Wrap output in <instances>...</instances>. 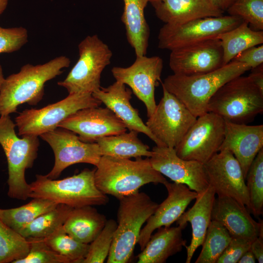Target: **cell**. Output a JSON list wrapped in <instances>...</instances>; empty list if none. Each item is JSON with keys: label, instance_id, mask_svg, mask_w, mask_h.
Here are the masks:
<instances>
[{"label": "cell", "instance_id": "obj_43", "mask_svg": "<svg viewBox=\"0 0 263 263\" xmlns=\"http://www.w3.org/2000/svg\"><path fill=\"white\" fill-rule=\"evenodd\" d=\"M258 263H263V236H259L253 241L249 248Z\"/></svg>", "mask_w": 263, "mask_h": 263}, {"label": "cell", "instance_id": "obj_15", "mask_svg": "<svg viewBox=\"0 0 263 263\" xmlns=\"http://www.w3.org/2000/svg\"><path fill=\"white\" fill-rule=\"evenodd\" d=\"M204 165L209 184L218 196L230 197L250 210L245 179L239 162L230 151H219Z\"/></svg>", "mask_w": 263, "mask_h": 263}, {"label": "cell", "instance_id": "obj_18", "mask_svg": "<svg viewBox=\"0 0 263 263\" xmlns=\"http://www.w3.org/2000/svg\"><path fill=\"white\" fill-rule=\"evenodd\" d=\"M57 127L70 130L85 142L126 132L124 123L109 108L94 107L79 110L62 122Z\"/></svg>", "mask_w": 263, "mask_h": 263}, {"label": "cell", "instance_id": "obj_35", "mask_svg": "<svg viewBox=\"0 0 263 263\" xmlns=\"http://www.w3.org/2000/svg\"><path fill=\"white\" fill-rule=\"evenodd\" d=\"M245 180L250 203V211L256 216L263 212V148L251 163Z\"/></svg>", "mask_w": 263, "mask_h": 263}, {"label": "cell", "instance_id": "obj_45", "mask_svg": "<svg viewBox=\"0 0 263 263\" xmlns=\"http://www.w3.org/2000/svg\"><path fill=\"white\" fill-rule=\"evenodd\" d=\"M256 258L253 254L249 249L246 251L238 261V263H255Z\"/></svg>", "mask_w": 263, "mask_h": 263}, {"label": "cell", "instance_id": "obj_8", "mask_svg": "<svg viewBox=\"0 0 263 263\" xmlns=\"http://www.w3.org/2000/svg\"><path fill=\"white\" fill-rule=\"evenodd\" d=\"M79 58L67 77L57 82L69 94H93L101 88V75L111 63L113 53L97 35L88 36L78 46Z\"/></svg>", "mask_w": 263, "mask_h": 263}, {"label": "cell", "instance_id": "obj_12", "mask_svg": "<svg viewBox=\"0 0 263 263\" xmlns=\"http://www.w3.org/2000/svg\"><path fill=\"white\" fill-rule=\"evenodd\" d=\"M225 131V120L207 112L197 117L177 146V155L182 159L205 164L219 152Z\"/></svg>", "mask_w": 263, "mask_h": 263}, {"label": "cell", "instance_id": "obj_31", "mask_svg": "<svg viewBox=\"0 0 263 263\" xmlns=\"http://www.w3.org/2000/svg\"><path fill=\"white\" fill-rule=\"evenodd\" d=\"M73 209L64 204H58L21 228L18 233L26 239L45 238L63 225Z\"/></svg>", "mask_w": 263, "mask_h": 263}, {"label": "cell", "instance_id": "obj_28", "mask_svg": "<svg viewBox=\"0 0 263 263\" xmlns=\"http://www.w3.org/2000/svg\"><path fill=\"white\" fill-rule=\"evenodd\" d=\"M138 133L137 132L132 130L128 132L101 137L95 142L102 156L124 159L142 156L150 158L152 151L138 138Z\"/></svg>", "mask_w": 263, "mask_h": 263}, {"label": "cell", "instance_id": "obj_21", "mask_svg": "<svg viewBox=\"0 0 263 263\" xmlns=\"http://www.w3.org/2000/svg\"><path fill=\"white\" fill-rule=\"evenodd\" d=\"M263 148V125L225 121V136L219 151H230L239 162L245 179L249 167Z\"/></svg>", "mask_w": 263, "mask_h": 263}, {"label": "cell", "instance_id": "obj_32", "mask_svg": "<svg viewBox=\"0 0 263 263\" xmlns=\"http://www.w3.org/2000/svg\"><path fill=\"white\" fill-rule=\"evenodd\" d=\"M232 237L220 223L211 220L195 263H216Z\"/></svg>", "mask_w": 263, "mask_h": 263}, {"label": "cell", "instance_id": "obj_33", "mask_svg": "<svg viewBox=\"0 0 263 263\" xmlns=\"http://www.w3.org/2000/svg\"><path fill=\"white\" fill-rule=\"evenodd\" d=\"M54 251L69 263H82L88 252L89 244L76 240L65 231L63 225L49 236L43 238Z\"/></svg>", "mask_w": 263, "mask_h": 263}, {"label": "cell", "instance_id": "obj_37", "mask_svg": "<svg viewBox=\"0 0 263 263\" xmlns=\"http://www.w3.org/2000/svg\"><path fill=\"white\" fill-rule=\"evenodd\" d=\"M238 17L255 30H263V0H236L226 11Z\"/></svg>", "mask_w": 263, "mask_h": 263}, {"label": "cell", "instance_id": "obj_11", "mask_svg": "<svg viewBox=\"0 0 263 263\" xmlns=\"http://www.w3.org/2000/svg\"><path fill=\"white\" fill-rule=\"evenodd\" d=\"M161 85L163 96L152 114L148 117L146 125L163 146L174 148L197 117Z\"/></svg>", "mask_w": 263, "mask_h": 263}, {"label": "cell", "instance_id": "obj_34", "mask_svg": "<svg viewBox=\"0 0 263 263\" xmlns=\"http://www.w3.org/2000/svg\"><path fill=\"white\" fill-rule=\"evenodd\" d=\"M29 250L27 240L8 226L0 217V263H13L22 259Z\"/></svg>", "mask_w": 263, "mask_h": 263}, {"label": "cell", "instance_id": "obj_3", "mask_svg": "<svg viewBox=\"0 0 263 263\" xmlns=\"http://www.w3.org/2000/svg\"><path fill=\"white\" fill-rule=\"evenodd\" d=\"M250 68L232 60L213 71L195 75L173 74L161 84L196 117L207 112L209 99L223 85Z\"/></svg>", "mask_w": 263, "mask_h": 263}, {"label": "cell", "instance_id": "obj_22", "mask_svg": "<svg viewBox=\"0 0 263 263\" xmlns=\"http://www.w3.org/2000/svg\"><path fill=\"white\" fill-rule=\"evenodd\" d=\"M132 91L126 85L117 81L106 88L101 87L92 95L104 103L125 125L129 131L142 132L152 140L156 145L164 146L153 135L140 118L138 110L130 102Z\"/></svg>", "mask_w": 263, "mask_h": 263}, {"label": "cell", "instance_id": "obj_1", "mask_svg": "<svg viewBox=\"0 0 263 263\" xmlns=\"http://www.w3.org/2000/svg\"><path fill=\"white\" fill-rule=\"evenodd\" d=\"M71 60L61 56L42 64H27L4 78L0 88V115L16 113L21 104L36 105L42 99L46 82L62 73Z\"/></svg>", "mask_w": 263, "mask_h": 263}, {"label": "cell", "instance_id": "obj_48", "mask_svg": "<svg viewBox=\"0 0 263 263\" xmlns=\"http://www.w3.org/2000/svg\"><path fill=\"white\" fill-rule=\"evenodd\" d=\"M155 0H149V2L155 1Z\"/></svg>", "mask_w": 263, "mask_h": 263}, {"label": "cell", "instance_id": "obj_47", "mask_svg": "<svg viewBox=\"0 0 263 263\" xmlns=\"http://www.w3.org/2000/svg\"><path fill=\"white\" fill-rule=\"evenodd\" d=\"M4 79L2 66L0 65V88Z\"/></svg>", "mask_w": 263, "mask_h": 263}, {"label": "cell", "instance_id": "obj_23", "mask_svg": "<svg viewBox=\"0 0 263 263\" xmlns=\"http://www.w3.org/2000/svg\"><path fill=\"white\" fill-rule=\"evenodd\" d=\"M215 192L209 185L203 192L198 193L192 207L185 211L176 221L178 225H187L192 228V238L189 245L186 246V263L191 262L193 255L198 247L202 245L211 221V213L215 199Z\"/></svg>", "mask_w": 263, "mask_h": 263}, {"label": "cell", "instance_id": "obj_17", "mask_svg": "<svg viewBox=\"0 0 263 263\" xmlns=\"http://www.w3.org/2000/svg\"><path fill=\"white\" fill-rule=\"evenodd\" d=\"M170 51L169 66L175 74H201L224 66L223 49L220 40L217 38Z\"/></svg>", "mask_w": 263, "mask_h": 263}, {"label": "cell", "instance_id": "obj_46", "mask_svg": "<svg viewBox=\"0 0 263 263\" xmlns=\"http://www.w3.org/2000/svg\"><path fill=\"white\" fill-rule=\"evenodd\" d=\"M8 0H0V16L5 10L8 4Z\"/></svg>", "mask_w": 263, "mask_h": 263}, {"label": "cell", "instance_id": "obj_9", "mask_svg": "<svg viewBox=\"0 0 263 263\" xmlns=\"http://www.w3.org/2000/svg\"><path fill=\"white\" fill-rule=\"evenodd\" d=\"M102 103L92 94L79 93L39 109H26L16 117L20 136L41 134L54 130L66 118L86 108L98 107Z\"/></svg>", "mask_w": 263, "mask_h": 263}, {"label": "cell", "instance_id": "obj_41", "mask_svg": "<svg viewBox=\"0 0 263 263\" xmlns=\"http://www.w3.org/2000/svg\"><path fill=\"white\" fill-rule=\"evenodd\" d=\"M233 60L248 65L250 69L263 64V45L249 48L238 54Z\"/></svg>", "mask_w": 263, "mask_h": 263}, {"label": "cell", "instance_id": "obj_7", "mask_svg": "<svg viewBox=\"0 0 263 263\" xmlns=\"http://www.w3.org/2000/svg\"><path fill=\"white\" fill-rule=\"evenodd\" d=\"M207 111L225 121L246 124L263 112V93L249 77H236L221 86L209 100Z\"/></svg>", "mask_w": 263, "mask_h": 263}, {"label": "cell", "instance_id": "obj_5", "mask_svg": "<svg viewBox=\"0 0 263 263\" xmlns=\"http://www.w3.org/2000/svg\"><path fill=\"white\" fill-rule=\"evenodd\" d=\"M95 169H85L77 174L60 180L37 174L30 184L29 198H41L73 208L106 204L108 198L96 187Z\"/></svg>", "mask_w": 263, "mask_h": 263}, {"label": "cell", "instance_id": "obj_16", "mask_svg": "<svg viewBox=\"0 0 263 263\" xmlns=\"http://www.w3.org/2000/svg\"><path fill=\"white\" fill-rule=\"evenodd\" d=\"M151 151L152 167L174 182L185 184L198 193L209 186L203 164L181 158L173 148L156 145Z\"/></svg>", "mask_w": 263, "mask_h": 263}, {"label": "cell", "instance_id": "obj_14", "mask_svg": "<svg viewBox=\"0 0 263 263\" xmlns=\"http://www.w3.org/2000/svg\"><path fill=\"white\" fill-rule=\"evenodd\" d=\"M136 56L131 66L113 67L111 72L116 81L128 85L132 92L144 103L149 117L156 106L155 89L158 81H161L163 61L158 56Z\"/></svg>", "mask_w": 263, "mask_h": 263}, {"label": "cell", "instance_id": "obj_38", "mask_svg": "<svg viewBox=\"0 0 263 263\" xmlns=\"http://www.w3.org/2000/svg\"><path fill=\"white\" fill-rule=\"evenodd\" d=\"M26 239L29 245L28 254L13 263H69L67 259L52 249L43 238Z\"/></svg>", "mask_w": 263, "mask_h": 263}, {"label": "cell", "instance_id": "obj_42", "mask_svg": "<svg viewBox=\"0 0 263 263\" xmlns=\"http://www.w3.org/2000/svg\"><path fill=\"white\" fill-rule=\"evenodd\" d=\"M251 69V72L247 76L260 91L263 93V64Z\"/></svg>", "mask_w": 263, "mask_h": 263}, {"label": "cell", "instance_id": "obj_19", "mask_svg": "<svg viewBox=\"0 0 263 263\" xmlns=\"http://www.w3.org/2000/svg\"><path fill=\"white\" fill-rule=\"evenodd\" d=\"M164 185L168 196L146 221L141 229L137 244L142 250L153 231L162 226H170L179 219L190 203L195 199L198 193L185 184L166 182Z\"/></svg>", "mask_w": 263, "mask_h": 263}, {"label": "cell", "instance_id": "obj_30", "mask_svg": "<svg viewBox=\"0 0 263 263\" xmlns=\"http://www.w3.org/2000/svg\"><path fill=\"white\" fill-rule=\"evenodd\" d=\"M57 205L48 199L33 198L27 204L17 207L0 208V217L8 226L18 233L23 226Z\"/></svg>", "mask_w": 263, "mask_h": 263}, {"label": "cell", "instance_id": "obj_13", "mask_svg": "<svg viewBox=\"0 0 263 263\" xmlns=\"http://www.w3.org/2000/svg\"><path fill=\"white\" fill-rule=\"evenodd\" d=\"M40 137L52 149L55 158L52 170L46 176L57 178L68 167L78 163H87L96 166L102 156L96 142L81 141L74 132L57 127L43 133Z\"/></svg>", "mask_w": 263, "mask_h": 263}, {"label": "cell", "instance_id": "obj_39", "mask_svg": "<svg viewBox=\"0 0 263 263\" xmlns=\"http://www.w3.org/2000/svg\"><path fill=\"white\" fill-rule=\"evenodd\" d=\"M28 42V32L23 27L5 28L0 26V54L19 50Z\"/></svg>", "mask_w": 263, "mask_h": 263}, {"label": "cell", "instance_id": "obj_24", "mask_svg": "<svg viewBox=\"0 0 263 263\" xmlns=\"http://www.w3.org/2000/svg\"><path fill=\"white\" fill-rule=\"evenodd\" d=\"M157 17L165 23H181L223 15L208 0H157L150 1Z\"/></svg>", "mask_w": 263, "mask_h": 263}, {"label": "cell", "instance_id": "obj_20", "mask_svg": "<svg viewBox=\"0 0 263 263\" xmlns=\"http://www.w3.org/2000/svg\"><path fill=\"white\" fill-rule=\"evenodd\" d=\"M211 220L222 225L232 237H241L254 241L263 236V222H257L248 209L235 199L226 196L215 199Z\"/></svg>", "mask_w": 263, "mask_h": 263}, {"label": "cell", "instance_id": "obj_25", "mask_svg": "<svg viewBox=\"0 0 263 263\" xmlns=\"http://www.w3.org/2000/svg\"><path fill=\"white\" fill-rule=\"evenodd\" d=\"M187 225L157 228L138 255L137 263H164L169 257L180 252L186 246L187 242L183 238L182 231Z\"/></svg>", "mask_w": 263, "mask_h": 263}, {"label": "cell", "instance_id": "obj_29", "mask_svg": "<svg viewBox=\"0 0 263 263\" xmlns=\"http://www.w3.org/2000/svg\"><path fill=\"white\" fill-rule=\"evenodd\" d=\"M217 38L221 43L225 65L244 50L263 44V31L252 29L244 21L235 28L219 34Z\"/></svg>", "mask_w": 263, "mask_h": 263}, {"label": "cell", "instance_id": "obj_10", "mask_svg": "<svg viewBox=\"0 0 263 263\" xmlns=\"http://www.w3.org/2000/svg\"><path fill=\"white\" fill-rule=\"evenodd\" d=\"M244 21L231 15L195 19L181 23H165L160 28L158 46L170 51L215 38Z\"/></svg>", "mask_w": 263, "mask_h": 263}, {"label": "cell", "instance_id": "obj_6", "mask_svg": "<svg viewBox=\"0 0 263 263\" xmlns=\"http://www.w3.org/2000/svg\"><path fill=\"white\" fill-rule=\"evenodd\" d=\"M119 200L118 223L107 263H126L130 261L142 225L158 206L148 194L139 191Z\"/></svg>", "mask_w": 263, "mask_h": 263}, {"label": "cell", "instance_id": "obj_26", "mask_svg": "<svg viewBox=\"0 0 263 263\" xmlns=\"http://www.w3.org/2000/svg\"><path fill=\"white\" fill-rule=\"evenodd\" d=\"M149 0H124L121 20L124 24L128 42L136 56L147 52L150 28L144 16V9Z\"/></svg>", "mask_w": 263, "mask_h": 263}, {"label": "cell", "instance_id": "obj_27", "mask_svg": "<svg viewBox=\"0 0 263 263\" xmlns=\"http://www.w3.org/2000/svg\"><path fill=\"white\" fill-rule=\"evenodd\" d=\"M107 222L106 217L93 207L73 208L63 225L66 232L78 242L90 244L100 233Z\"/></svg>", "mask_w": 263, "mask_h": 263}, {"label": "cell", "instance_id": "obj_40", "mask_svg": "<svg viewBox=\"0 0 263 263\" xmlns=\"http://www.w3.org/2000/svg\"><path fill=\"white\" fill-rule=\"evenodd\" d=\"M252 241L241 237H232L216 263H236L250 248Z\"/></svg>", "mask_w": 263, "mask_h": 263}, {"label": "cell", "instance_id": "obj_36", "mask_svg": "<svg viewBox=\"0 0 263 263\" xmlns=\"http://www.w3.org/2000/svg\"><path fill=\"white\" fill-rule=\"evenodd\" d=\"M117 223L113 219L106 223L97 236L89 244L82 263H103L108 258Z\"/></svg>", "mask_w": 263, "mask_h": 263}, {"label": "cell", "instance_id": "obj_2", "mask_svg": "<svg viewBox=\"0 0 263 263\" xmlns=\"http://www.w3.org/2000/svg\"><path fill=\"white\" fill-rule=\"evenodd\" d=\"M130 159L102 156L96 166L94 181L103 193L118 200L149 183L164 184L166 178L151 166L149 158Z\"/></svg>", "mask_w": 263, "mask_h": 263}, {"label": "cell", "instance_id": "obj_44", "mask_svg": "<svg viewBox=\"0 0 263 263\" xmlns=\"http://www.w3.org/2000/svg\"><path fill=\"white\" fill-rule=\"evenodd\" d=\"M213 5L225 12L236 0H208Z\"/></svg>", "mask_w": 263, "mask_h": 263}, {"label": "cell", "instance_id": "obj_4", "mask_svg": "<svg viewBox=\"0 0 263 263\" xmlns=\"http://www.w3.org/2000/svg\"><path fill=\"white\" fill-rule=\"evenodd\" d=\"M16 126L9 115L0 117V144L8 164L7 195L12 199L26 200L29 198L30 188L26 181L25 171L33 167L38 157L39 141L36 135L19 138Z\"/></svg>", "mask_w": 263, "mask_h": 263}]
</instances>
